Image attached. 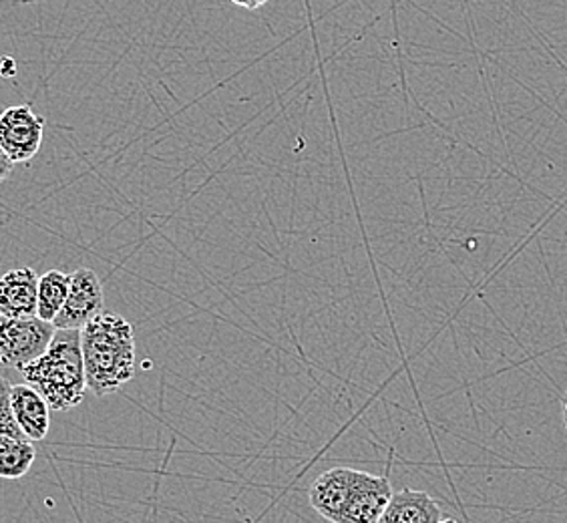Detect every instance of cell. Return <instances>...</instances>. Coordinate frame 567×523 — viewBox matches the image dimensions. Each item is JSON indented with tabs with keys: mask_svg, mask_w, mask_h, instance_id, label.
I'll return each mask as SVG.
<instances>
[{
	"mask_svg": "<svg viewBox=\"0 0 567 523\" xmlns=\"http://www.w3.org/2000/svg\"><path fill=\"white\" fill-rule=\"evenodd\" d=\"M81 352L87 389L95 397L120 391L135 375V335L121 315L101 312L81 328Z\"/></svg>",
	"mask_w": 567,
	"mask_h": 523,
	"instance_id": "1",
	"label": "cell"
},
{
	"mask_svg": "<svg viewBox=\"0 0 567 523\" xmlns=\"http://www.w3.org/2000/svg\"><path fill=\"white\" fill-rule=\"evenodd\" d=\"M22 379L43 397L51 411H71L87 391L81 352V330H55L49 349L21 371Z\"/></svg>",
	"mask_w": 567,
	"mask_h": 523,
	"instance_id": "2",
	"label": "cell"
},
{
	"mask_svg": "<svg viewBox=\"0 0 567 523\" xmlns=\"http://www.w3.org/2000/svg\"><path fill=\"white\" fill-rule=\"evenodd\" d=\"M53 322L39 317L9 318L0 315V365L22 371L44 355L55 337Z\"/></svg>",
	"mask_w": 567,
	"mask_h": 523,
	"instance_id": "3",
	"label": "cell"
},
{
	"mask_svg": "<svg viewBox=\"0 0 567 523\" xmlns=\"http://www.w3.org/2000/svg\"><path fill=\"white\" fill-rule=\"evenodd\" d=\"M44 120L29 105H14L0 113V150L12 164L31 162L43 143Z\"/></svg>",
	"mask_w": 567,
	"mask_h": 523,
	"instance_id": "4",
	"label": "cell"
},
{
	"mask_svg": "<svg viewBox=\"0 0 567 523\" xmlns=\"http://www.w3.org/2000/svg\"><path fill=\"white\" fill-rule=\"evenodd\" d=\"M103 286L97 274L89 268H79L71 274V286L66 296L65 306L53 320L56 330H81L87 327L91 320L105 312L103 310Z\"/></svg>",
	"mask_w": 567,
	"mask_h": 523,
	"instance_id": "5",
	"label": "cell"
},
{
	"mask_svg": "<svg viewBox=\"0 0 567 523\" xmlns=\"http://www.w3.org/2000/svg\"><path fill=\"white\" fill-rule=\"evenodd\" d=\"M359 469L334 468L312 481L308 500L327 522L339 523L359 480Z\"/></svg>",
	"mask_w": 567,
	"mask_h": 523,
	"instance_id": "6",
	"label": "cell"
},
{
	"mask_svg": "<svg viewBox=\"0 0 567 523\" xmlns=\"http://www.w3.org/2000/svg\"><path fill=\"white\" fill-rule=\"evenodd\" d=\"M393 493L389 475H372L367 471H360L357 485L350 493L349 505L339 523L379 522Z\"/></svg>",
	"mask_w": 567,
	"mask_h": 523,
	"instance_id": "7",
	"label": "cell"
},
{
	"mask_svg": "<svg viewBox=\"0 0 567 523\" xmlns=\"http://www.w3.org/2000/svg\"><path fill=\"white\" fill-rule=\"evenodd\" d=\"M39 278L33 268L21 266L0 276V315L9 318L37 317Z\"/></svg>",
	"mask_w": 567,
	"mask_h": 523,
	"instance_id": "8",
	"label": "cell"
},
{
	"mask_svg": "<svg viewBox=\"0 0 567 523\" xmlns=\"http://www.w3.org/2000/svg\"><path fill=\"white\" fill-rule=\"evenodd\" d=\"M11 409L14 421L31 443L43 441L51 429V407L47 404L43 397L34 391L33 387L24 384H12Z\"/></svg>",
	"mask_w": 567,
	"mask_h": 523,
	"instance_id": "9",
	"label": "cell"
},
{
	"mask_svg": "<svg viewBox=\"0 0 567 523\" xmlns=\"http://www.w3.org/2000/svg\"><path fill=\"white\" fill-rule=\"evenodd\" d=\"M441 507L429 493L404 488L394 491L377 523H441Z\"/></svg>",
	"mask_w": 567,
	"mask_h": 523,
	"instance_id": "10",
	"label": "cell"
},
{
	"mask_svg": "<svg viewBox=\"0 0 567 523\" xmlns=\"http://www.w3.org/2000/svg\"><path fill=\"white\" fill-rule=\"evenodd\" d=\"M34 458L29 439L0 435V480H21L33 468Z\"/></svg>",
	"mask_w": 567,
	"mask_h": 523,
	"instance_id": "11",
	"label": "cell"
},
{
	"mask_svg": "<svg viewBox=\"0 0 567 523\" xmlns=\"http://www.w3.org/2000/svg\"><path fill=\"white\" fill-rule=\"evenodd\" d=\"M71 286V274L61 270H49L39 278V302H37V317L44 322H53L61 308L65 306Z\"/></svg>",
	"mask_w": 567,
	"mask_h": 523,
	"instance_id": "12",
	"label": "cell"
},
{
	"mask_svg": "<svg viewBox=\"0 0 567 523\" xmlns=\"http://www.w3.org/2000/svg\"><path fill=\"white\" fill-rule=\"evenodd\" d=\"M11 382L4 377H0V435L17 437V439H27L22 435L21 429L14 421V414L11 409Z\"/></svg>",
	"mask_w": 567,
	"mask_h": 523,
	"instance_id": "13",
	"label": "cell"
},
{
	"mask_svg": "<svg viewBox=\"0 0 567 523\" xmlns=\"http://www.w3.org/2000/svg\"><path fill=\"white\" fill-rule=\"evenodd\" d=\"M12 162L7 157V153L0 150V184L4 182V180H9L12 174Z\"/></svg>",
	"mask_w": 567,
	"mask_h": 523,
	"instance_id": "14",
	"label": "cell"
},
{
	"mask_svg": "<svg viewBox=\"0 0 567 523\" xmlns=\"http://www.w3.org/2000/svg\"><path fill=\"white\" fill-rule=\"evenodd\" d=\"M231 4H236V7H240V9H248V11H256V9H260L262 4H266L268 0H229Z\"/></svg>",
	"mask_w": 567,
	"mask_h": 523,
	"instance_id": "15",
	"label": "cell"
},
{
	"mask_svg": "<svg viewBox=\"0 0 567 523\" xmlns=\"http://www.w3.org/2000/svg\"><path fill=\"white\" fill-rule=\"evenodd\" d=\"M561 407H564V423H566L567 429V387L566 391H564V397H561Z\"/></svg>",
	"mask_w": 567,
	"mask_h": 523,
	"instance_id": "16",
	"label": "cell"
},
{
	"mask_svg": "<svg viewBox=\"0 0 567 523\" xmlns=\"http://www.w3.org/2000/svg\"><path fill=\"white\" fill-rule=\"evenodd\" d=\"M441 523H458L457 520H441Z\"/></svg>",
	"mask_w": 567,
	"mask_h": 523,
	"instance_id": "17",
	"label": "cell"
},
{
	"mask_svg": "<svg viewBox=\"0 0 567 523\" xmlns=\"http://www.w3.org/2000/svg\"><path fill=\"white\" fill-rule=\"evenodd\" d=\"M0 113H2V110H0Z\"/></svg>",
	"mask_w": 567,
	"mask_h": 523,
	"instance_id": "18",
	"label": "cell"
}]
</instances>
